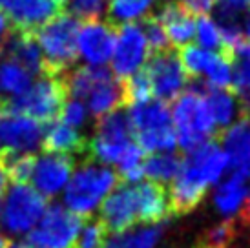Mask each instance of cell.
Returning a JSON list of instances; mask_svg holds the SVG:
<instances>
[{
  "instance_id": "obj_31",
  "label": "cell",
  "mask_w": 250,
  "mask_h": 248,
  "mask_svg": "<svg viewBox=\"0 0 250 248\" xmlns=\"http://www.w3.org/2000/svg\"><path fill=\"white\" fill-rule=\"evenodd\" d=\"M194 44L199 48L223 51V31L221 24L214 15H201L195 17Z\"/></svg>"
},
{
  "instance_id": "obj_2",
  "label": "cell",
  "mask_w": 250,
  "mask_h": 248,
  "mask_svg": "<svg viewBox=\"0 0 250 248\" xmlns=\"http://www.w3.org/2000/svg\"><path fill=\"white\" fill-rule=\"evenodd\" d=\"M62 83L68 99L83 101L91 119H103L119 111L126 103L125 84L108 68L75 66L62 77Z\"/></svg>"
},
{
  "instance_id": "obj_39",
  "label": "cell",
  "mask_w": 250,
  "mask_h": 248,
  "mask_svg": "<svg viewBox=\"0 0 250 248\" xmlns=\"http://www.w3.org/2000/svg\"><path fill=\"white\" fill-rule=\"evenodd\" d=\"M177 4H181L194 17H201V15L214 13L215 6H217V0H177Z\"/></svg>"
},
{
  "instance_id": "obj_29",
  "label": "cell",
  "mask_w": 250,
  "mask_h": 248,
  "mask_svg": "<svg viewBox=\"0 0 250 248\" xmlns=\"http://www.w3.org/2000/svg\"><path fill=\"white\" fill-rule=\"evenodd\" d=\"M181 159L177 152L152 153L145 159V181L155 183L159 186H170L177 177L181 168Z\"/></svg>"
},
{
  "instance_id": "obj_34",
  "label": "cell",
  "mask_w": 250,
  "mask_h": 248,
  "mask_svg": "<svg viewBox=\"0 0 250 248\" xmlns=\"http://www.w3.org/2000/svg\"><path fill=\"white\" fill-rule=\"evenodd\" d=\"M59 119L66 123L68 126L71 128H75V130L83 131L91 121V115L88 108H86V104L83 101H77V99H66V103L62 106V111H61V115Z\"/></svg>"
},
{
  "instance_id": "obj_35",
  "label": "cell",
  "mask_w": 250,
  "mask_h": 248,
  "mask_svg": "<svg viewBox=\"0 0 250 248\" xmlns=\"http://www.w3.org/2000/svg\"><path fill=\"white\" fill-rule=\"evenodd\" d=\"M236 235V227L232 221H223L214 228H210L201 237L197 248H227Z\"/></svg>"
},
{
  "instance_id": "obj_15",
  "label": "cell",
  "mask_w": 250,
  "mask_h": 248,
  "mask_svg": "<svg viewBox=\"0 0 250 248\" xmlns=\"http://www.w3.org/2000/svg\"><path fill=\"white\" fill-rule=\"evenodd\" d=\"M117 28L110 21L81 24L77 37V57L88 68H108L115 46Z\"/></svg>"
},
{
  "instance_id": "obj_8",
  "label": "cell",
  "mask_w": 250,
  "mask_h": 248,
  "mask_svg": "<svg viewBox=\"0 0 250 248\" xmlns=\"http://www.w3.org/2000/svg\"><path fill=\"white\" fill-rule=\"evenodd\" d=\"M133 145L135 139L126 111H113L106 117L97 119L93 135L88 139V159L115 168Z\"/></svg>"
},
{
  "instance_id": "obj_1",
  "label": "cell",
  "mask_w": 250,
  "mask_h": 248,
  "mask_svg": "<svg viewBox=\"0 0 250 248\" xmlns=\"http://www.w3.org/2000/svg\"><path fill=\"white\" fill-rule=\"evenodd\" d=\"M230 172V163L219 143L210 141L181 159L179 173L167 188L170 217L190 214L199 207L205 193Z\"/></svg>"
},
{
  "instance_id": "obj_24",
  "label": "cell",
  "mask_w": 250,
  "mask_h": 248,
  "mask_svg": "<svg viewBox=\"0 0 250 248\" xmlns=\"http://www.w3.org/2000/svg\"><path fill=\"white\" fill-rule=\"evenodd\" d=\"M247 193H249V181L237 173L229 172L214 186L212 203L215 210L223 217H227V221H230L243 210L247 203Z\"/></svg>"
},
{
  "instance_id": "obj_42",
  "label": "cell",
  "mask_w": 250,
  "mask_h": 248,
  "mask_svg": "<svg viewBox=\"0 0 250 248\" xmlns=\"http://www.w3.org/2000/svg\"><path fill=\"white\" fill-rule=\"evenodd\" d=\"M241 217L245 221H250V181H249V193H247V203H245L243 210H241Z\"/></svg>"
},
{
  "instance_id": "obj_38",
  "label": "cell",
  "mask_w": 250,
  "mask_h": 248,
  "mask_svg": "<svg viewBox=\"0 0 250 248\" xmlns=\"http://www.w3.org/2000/svg\"><path fill=\"white\" fill-rule=\"evenodd\" d=\"M108 237V232L104 230V227L101 225V221H90L83 225L81 234L77 239V248H103Z\"/></svg>"
},
{
  "instance_id": "obj_37",
  "label": "cell",
  "mask_w": 250,
  "mask_h": 248,
  "mask_svg": "<svg viewBox=\"0 0 250 248\" xmlns=\"http://www.w3.org/2000/svg\"><path fill=\"white\" fill-rule=\"evenodd\" d=\"M143 26V31H145V39L148 42V46L152 49L153 55L157 53H165V51H170V41H168V35L165 31V28L161 26V22L152 17L148 19Z\"/></svg>"
},
{
  "instance_id": "obj_48",
  "label": "cell",
  "mask_w": 250,
  "mask_h": 248,
  "mask_svg": "<svg viewBox=\"0 0 250 248\" xmlns=\"http://www.w3.org/2000/svg\"><path fill=\"white\" fill-rule=\"evenodd\" d=\"M53 2H55V4H64L66 0H53Z\"/></svg>"
},
{
  "instance_id": "obj_6",
  "label": "cell",
  "mask_w": 250,
  "mask_h": 248,
  "mask_svg": "<svg viewBox=\"0 0 250 248\" xmlns=\"http://www.w3.org/2000/svg\"><path fill=\"white\" fill-rule=\"evenodd\" d=\"M81 22L61 9V13L46 22L35 31V41L41 48L46 73L64 77L75 68L77 61V37Z\"/></svg>"
},
{
  "instance_id": "obj_16",
  "label": "cell",
  "mask_w": 250,
  "mask_h": 248,
  "mask_svg": "<svg viewBox=\"0 0 250 248\" xmlns=\"http://www.w3.org/2000/svg\"><path fill=\"white\" fill-rule=\"evenodd\" d=\"M73 173V159L59 153H42L35 159L31 185L42 197H55L68 186Z\"/></svg>"
},
{
  "instance_id": "obj_25",
  "label": "cell",
  "mask_w": 250,
  "mask_h": 248,
  "mask_svg": "<svg viewBox=\"0 0 250 248\" xmlns=\"http://www.w3.org/2000/svg\"><path fill=\"white\" fill-rule=\"evenodd\" d=\"M157 9L155 0H108V19L113 26L145 24Z\"/></svg>"
},
{
  "instance_id": "obj_47",
  "label": "cell",
  "mask_w": 250,
  "mask_h": 248,
  "mask_svg": "<svg viewBox=\"0 0 250 248\" xmlns=\"http://www.w3.org/2000/svg\"><path fill=\"white\" fill-rule=\"evenodd\" d=\"M155 2H157V4H161V6H163V4H168V2H174V0H155Z\"/></svg>"
},
{
  "instance_id": "obj_32",
  "label": "cell",
  "mask_w": 250,
  "mask_h": 248,
  "mask_svg": "<svg viewBox=\"0 0 250 248\" xmlns=\"http://www.w3.org/2000/svg\"><path fill=\"white\" fill-rule=\"evenodd\" d=\"M79 22L104 21L108 15V0H66L64 9Z\"/></svg>"
},
{
  "instance_id": "obj_3",
  "label": "cell",
  "mask_w": 250,
  "mask_h": 248,
  "mask_svg": "<svg viewBox=\"0 0 250 248\" xmlns=\"http://www.w3.org/2000/svg\"><path fill=\"white\" fill-rule=\"evenodd\" d=\"M170 115L177 148L185 153L210 143L217 133V126L208 108L207 90L201 86H190L183 95L177 97L170 104Z\"/></svg>"
},
{
  "instance_id": "obj_12",
  "label": "cell",
  "mask_w": 250,
  "mask_h": 248,
  "mask_svg": "<svg viewBox=\"0 0 250 248\" xmlns=\"http://www.w3.org/2000/svg\"><path fill=\"white\" fill-rule=\"evenodd\" d=\"M83 228V219L62 205H51L31 232L28 243L35 248H73Z\"/></svg>"
},
{
  "instance_id": "obj_46",
  "label": "cell",
  "mask_w": 250,
  "mask_h": 248,
  "mask_svg": "<svg viewBox=\"0 0 250 248\" xmlns=\"http://www.w3.org/2000/svg\"><path fill=\"white\" fill-rule=\"evenodd\" d=\"M4 106H6V99H4V97L0 95V113L4 111Z\"/></svg>"
},
{
  "instance_id": "obj_49",
  "label": "cell",
  "mask_w": 250,
  "mask_h": 248,
  "mask_svg": "<svg viewBox=\"0 0 250 248\" xmlns=\"http://www.w3.org/2000/svg\"><path fill=\"white\" fill-rule=\"evenodd\" d=\"M0 212H2V205H0Z\"/></svg>"
},
{
  "instance_id": "obj_44",
  "label": "cell",
  "mask_w": 250,
  "mask_h": 248,
  "mask_svg": "<svg viewBox=\"0 0 250 248\" xmlns=\"http://www.w3.org/2000/svg\"><path fill=\"white\" fill-rule=\"evenodd\" d=\"M7 248H35L33 245H29L28 241H22V243H9Z\"/></svg>"
},
{
  "instance_id": "obj_4",
  "label": "cell",
  "mask_w": 250,
  "mask_h": 248,
  "mask_svg": "<svg viewBox=\"0 0 250 248\" xmlns=\"http://www.w3.org/2000/svg\"><path fill=\"white\" fill-rule=\"evenodd\" d=\"M117 186L119 175L113 168L86 159L73 170L70 183L64 188L62 207L81 219L90 217Z\"/></svg>"
},
{
  "instance_id": "obj_43",
  "label": "cell",
  "mask_w": 250,
  "mask_h": 248,
  "mask_svg": "<svg viewBox=\"0 0 250 248\" xmlns=\"http://www.w3.org/2000/svg\"><path fill=\"white\" fill-rule=\"evenodd\" d=\"M243 35H245V41L250 44V9L249 13H247V17L243 19Z\"/></svg>"
},
{
  "instance_id": "obj_26",
  "label": "cell",
  "mask_w": 250,
  "mask_h": 248,
  "mask_svg": "<svg viewBox=\"0 0 250 248\" xmlns=\"http://www.w3.org/2000/svg\"><path fill=\"white\" fill-rule=\"evenodd\" d=\"M207 99H208L210 113L214 117L217 130H227L245 115L243 103L230 90L207 91Z\"/></svg>"
},
{
  "instance_id": "obj_10",
  "label": "cell",
  "mask_w": 250,
  "mask_h": 248,
  "mask_svg": "<svg viewBox=\"0 0 250 248\" xmlns=\"http://www.w3.org/2000/svg\"><path fill=\"white\" fill-rule=\"evenodd\" d=\"M179 59L188 79H195L203 90H230L232 59L225 51H212L190 44L181 49Z\"/></svg>"
},
{
  "instance_id": "obj_22",
  "label": "cell",
  "mask_w": 250,
  "mask_h": 248,
  "mask_svg": "<svg viewBox=\"0 0 250 248\" xmlns=\"http://www.w3.org/2000/svg\"><path fill=\"white\" fill-rule=\"evenodd\" d=\"M135 203H137V221L145 225H161L163 219L170 217V203L165 186L150 181L133 185Z\"/></svg>"
},
{
  "instance_id": "obj_11",
  "label": "cell",
  "mask_w": 250,
  "mask_h": 248,
  "mask_svg": "<svg viewBox=\"0 0 250 248\" xmlns=\"http://www.w3.org/2000/svg\"><path fill=\"white\" fill-rule=\"evenodd\" d=\"M152 49L145 39L141 24L119 26L115 31V46L110 61V69L119 81H128L130 77L145 71L152 59Z\"/></svg>"
},
{
  "instance_id": "obj_9",
  "label": "cell",
  "mask_w": 250,
  "mask_h": 248,
  "mask_svg": "<svg viewBox=\"0 0 250 248\" xmlns=\"http://www.w3.org/2000/svg\"><path fill=\"white\" fill-rule=\"evenodd\" d=\"M46 210V197H42L33 186L13 185L2 203L0 223L7 234H29L39 225Z\"/></svg>"
},
{
  "instance_id": "obj_23",
  "label": "cell",
  "mask_w": 250,
  "mask_h": 248,
  "mask_svg": "<svg viewBox=\"0 0 250 248\" xmlns=\"http://www.w3.org/2000/svg\"><path fill=\"white\" fill-rule=\"evenodd\" d=\"M42 146L48 153H59L73 159L75 155L88 153V137L61 119H55L44 128Z\"/></svg>"
},
{
  "instance_id": "obj_7",
  "label": "cell",
  "mask_w": 250,
  "mask_h": 248,
  "mask_svg": "<svg viewBox=\"0 0 250 248\" xmlns=\"http://www.w3.org/2000/svg\"><path fill=\"white\" fill-rule=\"evenodd\" d=\"M66 99L68 95H66L62 77L44 73L37 77L22 95L6 101L4 111L28 115L42 124H49L51 121L59 119Z\"/></svg>"
},
{
  "instance_id": "obj_45",
  "label": "cell",
  "mask_w": 250,
  "mask_h": 248,
  "mask_svg": "<svg viewBox=\"0 0 250 248\" xmlns=\"http://www.w3.org/2000/svg\"><path fill=\"white\" fill-rule=\"evenodd\" d=\"M9 247V241H7L4 235H0V248H7Z\"/></svg>"
},
{
  "instance_id": "obj_36",
  "label": "cell",
  "mask_w": 250,
  "mask_h": 248,
  "mask_svg": "<svg viewBox=\"0 0 250 248\" xmlns=\"http://www.w3.org/2000/svg\"><path fill=\"white\" fill-rule=\"evenodd\" d=\"M125 99L128 101V106L130 104H141L153 99L152 95V86H150V81H148V75L145 71H141L137 75L130 77L128 81H125Z\"/></svg>"
},
{
  "instance_id": "obj_27",
  "label": "cell",
  "mask_w": 250,
  "mask_h": 248,
  "mask_svg": "<svg viewBox=\"0 0 250 248\" xmlns=\"http://www.w3.org/2000/svg\"><path fill=\"white\" fill-rule=\"evenodd\" d=\"M165 235V225H145L106 237L103 248H155Z\"/></svg>"
},
{
  "instance_id": "obj_41",
  "label": "cell",
  "mask_w": 250,
  "mask_h": 248,
  "mask_svg": "<svg viewBox=\"0 0 250 248\" xmlns=\"http://www.w3.org/2000/svg\"><path fill=\"white\" fill-rule=\"evenodd\" d=\"M7 181H9V177H7V173H6V168H4V163L0 161V197L4 195V192H6Z\"/></svg>"
},
{
  "instance_id": "obj_14",
  "label": "cell",
  "mask_w": 250,
  "mask_h": 248,
  "mask_svg": "<svg viewBox=\"0 0 250 248\" xmlns=\"http://www.w3.org/2000/svg\"><path fill=\"white\" fill-rule=\"evenodd\" d=\"M145 73L148 75L152 95L161 103L172 104L179 95L190 88V79L183 68L179 53L175 51H165L152 55Z\"/></svg>"
},
{
  "instance_id": "obj_19",
  "label": "cell",
  "mask_w": 250,
  "mask_h": 248,
  "mask_svg": "<svg viewBox=\"0 0 250 248\" xmlns=\"http://www.w3.org/2000/svg\"><path fill=\"white\" fill-rule=\"evenodd\" d=\"M221 150L230 163V172L250 181V115H243L221 133Z\"/></svg>"
},
{
  "instance_id": "obj_33",
  "label": "cell",
  "mask_w": 250,
  "mask_h": 248,
  "mask_svg": "<svg viewBox=\"0 0 250 248\" xmlns=\"http://www.w3.org/2000/svg\"><path fill=\"white\" fill-rule=\"evenodd\" d=\"M250 9V0H217L214 17L221 24H243Z\"/></svg>"
},
{
  "instance_id": "obj_18",
  "label": "cell",
  "mask_w": 250,
  "mask_h": 248,
  "mask_svg": "<svg viewBox=\"0 0 250 248\" xmlns=\"http://www.w3.org/2000/svg\"><path fill=\"white\" fill-rule=\"evenodd\" d=\"M0 9L15 29L26 33H35L61 13V6L53 0H0Z\"/></svg>"
},
{
  "instance_id": "obj_21",
  "label": "cell",
  "mask_w": 250,
  "mask_h": 248,
  "mask_svg": "<svg viewBox=\"0 0 250 248\" xmlns=\"http://www.w3.org/2000/svg\"><path fill=\"white\" fill-rule=\"evenodd\" d=\"M2 53L7 59H13L19 62L22 68H26L33 77H41L46 73L44 68V59H42L41 48L35 41V35L26 33L15 29L7 35V39L2 42Z\"/></svg>"
},
{
  "instance_id": "obj_13",
  "label": "cell",
  "mask_w": 250,
  "mask_h": 248,
  "mask_svg": "<svg viewBox=\"0 0 250 248\" xmlns=\"http://www.w3.org/2000/svg\"><path fill=\"white\" fill-rule=\"evenodd\" d=\"M44 141V124L21 113H0V161L15 155H35Z\"/></svg>"
},
{
  "instance_id": "obj_20",
  "label": "cell",
  "mask_w": 250,
  "mask_h": 248,
  "mask_svg": "<svg viewBox=\"0 0 250 248\" xmlns=\"http://www.w3.org/2000/svg\"><path fill=\"white\" fill-rule=\"evenodd\" d=\"M155 19L165 28L170 41V48L185 49L194 44L195 17L177 2H168L157 9Z\"/></svg>"
},
{
  "instance_id": "obj_50",
  "label": "cell",
  "mask_w": 250,
  "mask_h": 248,
  "mask_svg": "<svg viewBox=\"0 0 250 248\" xmlns=\"http://www.w3.org/2000/svg\"><path fill=\"white\" fill-rule=\"evenodd\" d=\"M0 55H2V49H0Z\"/></svg>"
},
{
  "instance_id": "obj_30",
  "label": "cell",
  "mask_w": 250,
  "mask_h": 248,
  "mask_svg": "<svg viewBox=\"0 0 250 248\" xmlns=\"http://www.w3.org/2000/svg\"><path fill=\"white\" fill-rule=\"evenodd\" d=\"M33 83V75L13 59H0V95L6 101L22 95Z\"/></svg>"
},
{
  "instance_id": "obj_5",
  "label": "cell",
  "mask_w": 250,
  "mask_h": 248,
  "mask_svg": "<svg viewBox=\"0 0 250 248\" xmlns=\"http://www.w3.org/2000/svg\"><path fill=\"white\" fill-rule=\"evenodd\" d=\"M133 139L146 155L177 150L170 104L150 99L141 104H130L126 110Z\"/></svg>"
},
{
  "instance_id": "obj_28",
  "label": "cell",
  "mask_w": 250,
  "mask_h": 248,
  "mask_svg": "<svg viewBox=\"0 0 250 248\" xmlns=\"http://www.w3.org/2000/svg\"><path fill=\"white\" fill-rule=\"evenodd\" d=\"M230 91L250 108V44L247 41L232 51V81Z\"/></svg>"
},
{
  "instance_id": "obj_17",
  "label": "cell",
  "mask_w": 250,
  "mask_h": 248,
  "mask_svg": "<svg viewBox=\"0 0 250 248\" xmlns=\"http://www.w3.org/2000/svg\"><path fill=\"white\" fill-rule=\"evenodd\" d=\"M99 221L108 234L126 232L137 223V203L133 185H119L106 197L99 210Z\"/></svg>"
},
{
  "instance_id": "obj_40",
  "label": "cell",
  "mask_w": 250,
  "mask_h": 248,
  "mask_svg": "<svg viewBox=\"0 0 250 248\" xmlns=\"http://www.w3.org/2000/svg\"><path fill=\"white\" fill-rule=\"evenodd\" d=\"M13 31V26H11V22L7 21V17L4 15V11L0 9V46H2V42L7 39V35Z\"/></svg>"
}]
</instances>
